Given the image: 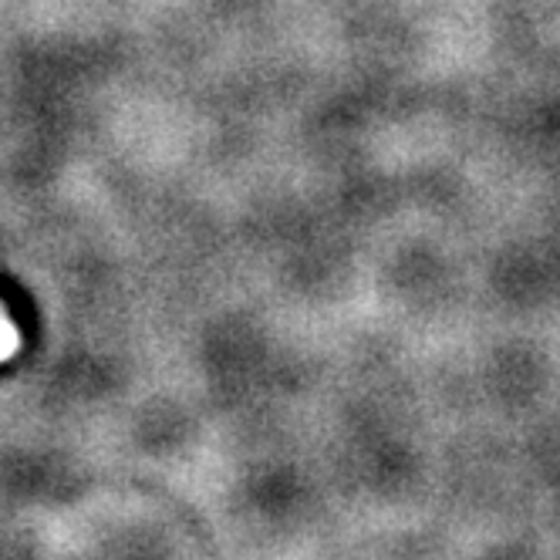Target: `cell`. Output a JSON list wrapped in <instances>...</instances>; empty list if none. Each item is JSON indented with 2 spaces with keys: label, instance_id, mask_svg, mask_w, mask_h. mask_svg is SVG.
<instances>
[{
  "label": "cell",
  "instance_id": "cell-1",
  "mask_svg": "<svg viewBox=\"0 0 560 560\" xmlns=\"http://www.w3.org/2000/svg\"><path fill=\"white\" fill-rule=\"evenodd\" d=\"M18 345H21V335H18V328L11 325V317H0V362H8V358H14Z\"/></svg>",
  "mask_w": 560,
  "mask_h": 560
},
{
  "label": "cell",
  "instance_id": "cell-2",
  "mask_svg": "<svg viewBox=\"0 0 560 560\" xmlns=\"http://www.w3.org/2000/svg\"><path fill=\"white\" fill-rule=\"evenodd\" d=\"M0 317H8V307L4 304H0Z\"/></svg>",
  "mask_w": 560,
  "mask_h": 560
}]
</instances>
